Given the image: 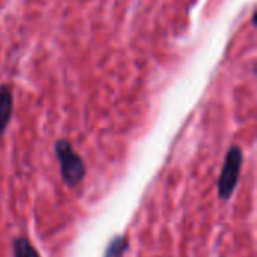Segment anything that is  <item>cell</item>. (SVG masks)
Listing matches in <instances>:
<instances>
[{"label": "cell", "mask_w": 257, "mask_h": 257, "mask_svg": "<svg viewBox=\"0 0 257 257\" xmlns=\"http://www.w3.org/2000/svg\"><path fill=\"white\" fill-rule=\"evenodd\" d=\"M14 257H39L38 251L32 247V244L26 238H17L12 242Z\"/></svg>", "instance_id": "cell-4"}, {"label": "cell", "mask_w": 257, "mask_h": 257, "mask_svg": "<svg viewBox=\"0 0 257 257\" xmlns=\"http://www.w3.org/2000/svg\"><path fill=\"white\" fill-rule=\"evenodd\" d=\"M14 108V95L8 84H0V136L6 130Z\"/></svg>", "instance_id": "cell-3"}, {"label": "cell", "mask_w": 257, "mask_h": 257, "mask_svg": "<svg viewBox=\"0 0 257 257\" xmlns=\"http://www.w3.org/2000/svg\"><path fill=\"white\" fill-rule=\"evenodd\" d=\"M54 152L60 163V175L63 182L68 187L78 185L86 175V167L81 157L66 140H57L54 145Z\"/></svg>", "instance_id": "cell-1"}, {"label": "cell", "mask_w": 257, "mask_h": 257, "mask_svg": "<svg viewBox=\"0 0 257 257\" xmlns=\"http://www.w3.org/2000/svg\"><path fill=\"white\" fill-rule=\"evenodd\" d=\"M242 160H244V155H242L241 148L232 146L226 155L224 166L218 178V196L221 200H229L230 196L233 194L238 179H239Z\"/></svg>", "instance_id": "cell-2"}, {"label": "cell", "mask_w": 257, "mask_h": 257, "mask_svg": "<svg viewBox=\"0 0 257 257\" xmlns=\"http://www.w3.org/2000/svg\"><path fill=\"white\" fill-rule=\"evenodd\" d=\"M128 248V239L125 236H116L107 247L104 257H122Z\"/></svg>", "instance_id": "cell-5"}]
</instances>
